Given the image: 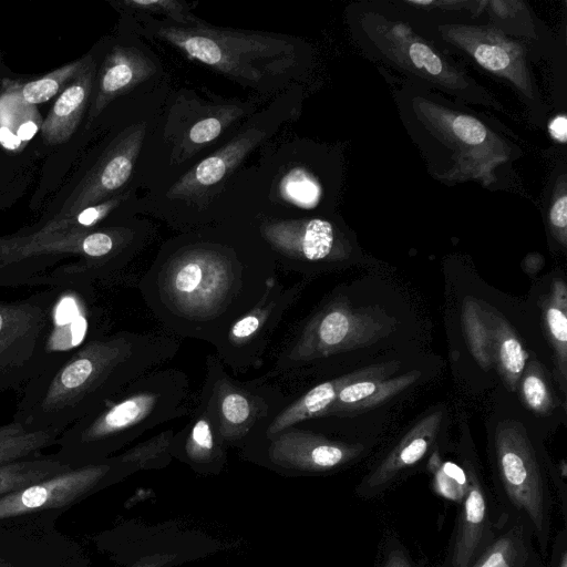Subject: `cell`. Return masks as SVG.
<instances>
[{
	"instance_id": "obj_33",
	"label": "cell",
	"mask_w": 567,
	"mask_h": 567,
	"mask_svg": "<svg viewBox=\"0 0 567 567\" xmlns=\"http://www.w3.org/2000/svg\"><path fill=\"white\" fill-rule=\"evenodd\" d=\"M56 457H31L0 464V496L70 470Z\"/></svg>"
},
{
	"instance_id": "obj_10",
	"label": "cell",
	"mask_w": 567,
	"mask_h": 567,
	"mask_svg": "<svg viewBox=\"0 0 567 567\" xmlns=\"http://www.w3.org/2000/svg\"><path fill=\"white\" fill-rule=\"evenodd\" d=\"M54 295L0 301V393L27 384L54 357L48 351Z\"/></svg>"
},
{
	"instance_id": "obj_35",
	"label": "cell",
	"mask_w": 567,
	"mask_h": 567,
	"mask_svg": "<svg viewBox=\"0 0 567 567\" xmlns=\"http://www.w3.org/2000/svg\"><path fill=\"white\" fill-rule=\"evenodd\" d=\"M520 394L525 405L538 415H547L555 408L554 395L543 367L533 361L520 377Z\"/></svg>"
},
{
	"instance_id": "obj_18",
	"label": "cell",
	"mask_w": 567,
	"mask_h": 567,
	"mask_svg": "<svg viewBox=\"0 0 567 567\" xmlns=\"http://www.w3.org/2000/svg\"><path fill=\"white\" fill-rule=\"evenodd\" d=\"M444 412L422 417L359 482L355 494L363 499L383 494L390 486L433 453Z\"/></svg>"
},
{
	"instance_id": "obj_19",
	"label": "cell",
	"mask_w": 567,
	"mask_h": 567,
	"mask_svg": "<svg viewBox=\"0 0 567 567\" xmlns=\"http://www.w3.org/2000/svg\"><path fill=\"white\" fill-rule=\"evenodd\" d=\"M147 123H136L125 128L113 142L97 165L80 185L71 204L65 205L66 216L99 203L122 188L131 178L144 138Z\"/></svg>"
},
{
	"instance_id": "obj_17",
	"label": "cell",
	"mask_w": 567,
	"mask_h": 567,
	"mask_svg": "<svg viewBox=\"0 0 567 567\" xmlns=\"http://www.w3.org/2000/svg\"><path fill=\"white\" fill-rule=\"evenodd\" d=\"M130 466L117 456L83 464L0 496V519L66 506L113 471ZM131 467V466H130Z\"/></svg>"
},
{
	"instance_id": "obj_15",
	"label": "cell",
	"mask_w": 567,
	"mask_h": 567,
	"mask_svg": "<svg viewBox=\"0 0 567 567\" xmlns=\"http://www.w3.org/2000/svg\"><path fill=\"white\" fill-rule=\"evenodd\" d=\"M441 38L480 66L512 83L524 96L537 97L527 62L526 48L492 25L446 23L437 28Z\"/></svg>"
},
{
	"instance_id": "obj_39",
	"label": "cell",
	"mask_w": 567,
	"mask_h": 567,
	"mask_svg": "<svg viewBox=\"0 0 567 567\" xmlns=\"http://www.w3.org/2000/svg\"><path fill=\"white\" fill-rule=\"evenodd\" d=\"M281 186L285 195L295 204H311L319 194L316 179L302 168L290 171L282 179Z\"/></svg>"
},
{
	"instance_id": "obj_14",
	"label": "cell",
	"mask_w": 567,
	"mask_h": 567,
	"mask_svg": "<svg viewBox=\"0 0 567 567\" xmlns=\"http://www.w3.org/2000/svg\"><path fill=\"white\" fill-rule=\"evenodd\" d=\"M280 120L267 113L257 121H249L227 144L195 164L176 179L164 193L165 204L199 207L217 195L235 169L262 141H265Z\"/></svg>"
},
{
	"instance_id": "obj_6",
	"label": "cell",
	"mask_w": 567,
	"mask_h": 567,
	"mask_svg": "<svg viewBox=\"0 0 567 567\" xmlns=\"http://www.w3.org/2000/svg\"><path fill=\"white\" fill-rule=\"evenodd\" d=\"M395 320L379 307H359L337 296L291 331L266 377L290 382L338 354L375 343L389 336Z\"/></svg>"
},
{
	"instance_id": "obj_41",
	"label": "cell",
	"mask_w": 567,
	"mask_h": 567,
	"mask_svg": "<svg viewBox=\"0 0 567 567\" xmlns=\"http://www.w3.org/2000/svg\"><path fill=\"white\" fill-rule=\"evenodd\" d=\"M548 561L544 567H567V528L564 526L551 540Z\"/></svg>"
},
{
	"instance_id": "obj_21",
	"label": "cell",
	"mask_w": 567,
	"mask_h": 567,
	"mask_svg": "<svg viewBox=\"0 0 567 567\" xmlns=\"http://www.w3.org/2000/svg\"><path fill=\"white\" fill-rule=\"evenodd\" d=\"M155 71V62L144 51L135 47H114L99 72L90 121L100 115L114 99L150 79Z\"/></svg>"
},
{
	"instance_id": "obj_32",
	"label": "cell",
	"mask_w": 567,
	"mask_h": 567,
	"mask_svg": "<svg viewBox=\"0 0 567 567\" xmlns=\"http://www.w3.org/2000/svg\"><path fill=\"white\" fill-rule=\"evenodd\" d=\"M87 59L89 55L27 83L21 84L14 81H4L3 92L32 105L43 103L53 97L62 89L64 90L85 65Z\"/></svg>"
},
{
	"instance_id": "obj_25",
	"label": "cell",
	"mask_w": 567,
	"mask_h": 567,
	"mask_svg": "<svg viewBox=\"0 0 567 567\" xmlns=\"http://www.w3.org/2000/svg\"><path fill=\"white\" fill-rule=\"evenodd\" d=\"M420 377L421 371L412 370L396 378L369 379L348 384L322 417L342 416L372 409L411 386Z\"/></svg>"
},
{
	"instance_id": "obj_2",
	"label": "cell",
	"mask_w": 567,
	"mask_h": 567,
	"mask_svg": "<svg viewBox=\"0 0 567 567\" xmlns=\"http://www.w3.org/2000/svg\"><path fill=\"white\" fill-rule=\"evenodd\" d=\"M166 331H117L87 339L24 386L13 420L34 431H60L96 412L128 384L162 368L179 350Z\"/></svg>"
},
{
	"instance_id": "obj_31",
	"label": "cell",
	"mask_w": 567,
	"mask_h": 567,
	"mask_svg": "<svg viewBox=\"0 0 567 567\" xmlns=\"http://www.w3.org/2000/svg\"><path fill=\"white\" fill-rule=\"evenodd\" d=\"M462 320L468 349L476 363L488 371L492 361V326L488 305L467 296L462 305Z\"/></svg>"
},
{
	"instance_id": "obj_27",
	"label": "cell",
	"mask_w": 567,
	"mask_h": 567,
	"mask_svg": "<svg viewBox=\"0 0 567 567\" xmlns=\"http://www.w3.org/2000/svg\"><path fill=\"white\" fill-rule=\"evenodd\" d=\"M43 120L35 105L2 92L0 94V144L20 152L41 130Z\"/></svg>"
},
{
	"instance_id": "obj_24",
	"label": "cell",
	"mask_w": 567,
	"mask_h": 567,
	"mask_svg": "<svg viewBox=\"0 0 567 567\" xmlns=\"http://www.w3.org/2000/svg\"><path fill=\"white\" fill-rule=\"evenodd\" d=\"M172 455L204 472H217L226 460V445L214 429L205 409L197 402L190 420L176 431Z\"/></svg>"
},
{
	"instance_id": "obj_5",
	"label": "cell",
	"mask_w": 567,
	"mask_h": 567,
	"mask_svg": "<svg viewBox=\"0 0 567 567\" xmlns=\"http://www.w3.org/2000/svg\"><path fill=\"white\" fill-rule=\"evenodd\" d=\"M143 30L187 59L260 91L277 89L297 75L302 56V47L292 37L215 28L202 20L185 25L150 19L143 22Z\"/></svg>"
},
{
	"instance_id": "obj_1",
	"label": "cell",
	"mask_w": 567,
	"mask_h": 567,
	"mask_svg": "<svg viewBox=\"0 0 567 567\" xmlns=\"http://www.w3.org/2000/svg\"><path fill=\"white\" fill-rule=\"evenodd\" d=\"M277 270L249 224L220 223L165 241L136 287L166 332L213 346L261 300Z\"/></svg>"
},
{
	"instance_id": "obj_16",
	"label": "cell",
	"mask_w": 567,
	"mask_h": 567,
	"mask_svg": "<svg viewBox=\"0 0 567 567\" xmlns=\"http://www.w3.org/2000/svg\"><path fill=\"white\" fill-rule=\"evenodd\" d=\"M461 465L467 476V488L458 503L455 528L440 567H468L492 540L502 517L474 460L464 457Z\"/></svg>"
},
{
	"instance_id": "obj_11",
	"label": "cell",
	"mask_w": 567,
	"mask_h": 567,
	"mask_svg": "<svg viewBox=\"0 0 567 567\" xmlns=\"http://www.w3.org/2000/svg\"><path fill=\"white\" fill-rule=\"evenodd\" d=\"M249 226L271 254L277 269L310 276L349 259L352 246L321 217H265Z\"/></svg>"
},
{
	"instance_id": "obj_4",
	"label": "cell",
	"mask_w": 567,
	"mask_h": 567,
	"mask_svg": "<svg viewBox=\"0 0 567 567\" xmlns=\"http://www.w3.org/2000/svg\"><path fill=\"white\" fill-rule=\"evenodd\" d=\"M189 377L177 368H158L138 378L96 412L59 436L58 460L100 462L144 433L190 412Z\"/></svg>"
},
{
	"instance_id": "obj_34",
	"label": "cell",
	"mask_w": 567,
	"mask_h": 567,
	"mask_svg": "<svg viewBox=\"0 0 567 567\" xmlns=\"http://www.w3.org/2000/svg\"><path fill=\"white\" fill-rule=\"evenodd\" d=\"M176 433L174 429H167L153 437L143 441L134 447L117 455L123 463L134 470L142 467H155L167 464L172 455V442Z\"/></svg>"
},
{
	"instance_id": "obj_38",
	"label": "cell",
	"mask_w": 567,
	"mask_h": 567,
	"mask_svg": "<svg viewBox=\"0 0 567 567\" xmlns=\"http://www.w3.org/2000/svg\"><path fill=\"white\" fill-rule=\"evenodd\" d=\"M548 224L553 237L567 246V183L565 175L557 179L548 208Z\"/></svg>"
},
{
	"instance_id": "obj_23",
	"label": "cell",
	"mask_w": 567,
	"mask_h": 567,
	"mask_svg": "<svg viewBox=\"0 0 567 567\" xmlns=\"http://www.w3.org/2000/svg\"><path fill=\"white\" fill-rule=\"evenodd\" d=\"M95 64L87 62L75 78L62 90L41 126L43 143L59 145L68 142L80 124L93 90Z\"/></svg>"
},
{
	"instance_id": "obj_12",
	"label": "cell",
	"mask_w": 567,
	"mask_h": 567,
	"mask_svg": "<svg viewBox=\"0 0 567 567\" xmlns=\"http://www.w3.org/2000/svg\"><path fill=\"white\" fill-rule=\"evenodd\" d=\"M305 287L306 280L286 285L277 278L261 300L231 322L213 343L221 364L234 372H246L261 365L286 312Z\"/></svg>"
},
{
	"instance_id": "obj_13",
	"label": "cell",
	"mask_w": 567,
	"mask_h": 567,
	"mask_svg": "<svg viewBox=\"0 0 567 567\" xmlns=\"http://www.w3.org/2000/svg\"><path fill=\"white\" fill-rule=\"evenodd\" d=\"M258 463L289 473L320 474L358 461L367 451L361 443L332 440L310 429L291 426L257 440L244 450Z\"/></svg>"
},
{
	"instance_id": "obj_37",
	"label": "cell",
	"mask_w": 567,
	"mask_h": 567,
	"mask_svg": "<svg viewBox=\"0 0 567 567\" xmlns=\"http://www.w3.org/2000/svg\"><path fill=\"white\" fill-rule=\"evenodd\" d=\"M128 8L146 13L164 14L166 20L177 24H193L199 20L193 16L183 1L177 0H128Z\"/></svg>"
},
{
	"instance_id": "obj_28",
	"label": "cell",
	"mask_w": 567,
	"mask_h": 567,
	"mask_svg": "<svg viewBox=\"0 0 567 567\" xmlns=\"http://www.w3.org/2000/svg\"><path fill=\"white\" fill-rule=\"evenodd\" d=\"M245 109L239 105H225L216 112L194 122L182 134V140L173 150V161L183 163L202 148L214 142L234 122L243 116Z\"/></svg>"
},
{
	"instance_id": "obj_26",
	"label": "cell",
	"mask_w": 567,
	"mask_h": 567,
	"mask_svg": "<svg viewBox=\"0 0 567 567\" xmlns=\"http://www.w3.org/2000/svg\"><path fill=\"white\" fill-rule=\"evenodd\" d=\"M492 326V361L505 386L515 392L525 370L527 352L507 319L488 305Z\"/></svg>"
},
{
	"instance_id": "obj_30",
	"label": "cell",
	"mask_w": 567,
	"mask_h": 567,
	"mask_svg": "<svg viewBox=\"0 0 567 567\" xmlns=\"http://www.w3.org/2000/svg\"><path fill=\"white\" fill-rule=\"evenodd\" d=\"M61 433L60 431L30 430L14 420L1 425L0 464L39 456L42 450L56 444Z\"/></svg>"
},
{
	"instance_id": "obj_40",
	"label": "cell",
	"mask_w": 567,
	"mask_h": 567,
	"mask_svg": "<svg viewBox=\"0 0 567 567\" xmlns=\"http://www.w3.org/2000/svg\"><path fill=\"white\" fill-rule=\"evenodd\" d=\"M378 567H413L405 547L395 538H389Z\"/></svg>"
},
{
	"instance_id": "obj_29",
	"label": "cell",
	"mask_w": 567,
	"mask_h": 567,
	"mask_svg": "<svg viewBox=\"0 0 567 567\" xmlns=\"http://www.w3.org/2000/svg\"><path fill=\"white\" fill-rule=\"evenodd\" d=\"M544 318L549 342L554 350L557 379L566 391L567 379V287L563 279H555L544 303Z\"/></svg>"
},
{
	"instance_id": "obj_8",
	"label": "cell",
	"mask_w": 567,
	"mask_h": 567,
	"mask_svg": "<svg viewBox=\"0 0 567 567\" xmlns=\"http://www.w3.org/2000/svg\"><path fill=\"white\" fill-rule=\"evenodd\" d=\"M205 362L197 402L226 447L244 450L293 395L266 375L247 381L234 378L215 354Z\"/></svg>"
},
{
	"instance_id": "obj_7",
	"label": "cell",
	"mask_w": 567,
	"mask_h": 567,
	"mask_svg": "<svg viewBox=\"0 0 567 567\" xmlns=\"http://www.w3.org/2000/svg\"><path fill=\"white\" fill-rule=\"evenodd\" d=\"M494 497L501 514L524 519L534 534L542 559L551 543L554 492L525 426L513 420L498 423L493 439Z\"/></svg>"
},
{
	"instance_id": "obj_9",
	"label": "cell",
	"mask_w": 567,
	"mask_h": 567,
	"mask_svg": "<svg viewBox=\"0 0 567 567\" xmlns=\"http://www.w3.org/2000/svg\"><path fill=\"white\" fill-rule=\"evenodd\" d=\"M363 34L389 62L445 93L501 109L497 100L410 25L374 11L361 18Z\"/></svg>"
},
{
	"instance_id": "obj_36",
	"label": "cell",
	"mask_w": 567,
	"mask_h": 567,
	"mask_svg": "<svg viewBox=\"0 0 567 567\" xmlns=\"http://www.w3.org/2000/svg\"><path fill=\"white\" fill-rule=\"evenodd\" d=\"M427 468L432 474L435 492L458 504L467 488V476L462 465L442 461L439 451L435 450L429 457Z\"/></svg>"
},
{
	"instance_id": "obj_3",
	"label": "cell",
	"mask_w": 567,
	"mask_h": 567,
	"mask_svg": "<svg viewBox=\"0 0 567 567\" xmlns=\"http://www.w3.org/2000/svg\"><path fill=\"white\" fill-rule=\"evenodd\" d=\"M401 120L427 171L441 182H496V169L514 158L515 146L478 117L420 87H404L398 99Z\"/></svg>"
},
{
	"instance_id": "obj_22",
	"label": "cell",
	"mask_w": 567,
	"mask_h": 567,
	"mask_svg": "<svg viewBox=\"0 0 567 567\" xmlns=\"http://www.w3.org/2000/svg\"><path fill=\"white\" fill-rule=\"evenodd\" d=\"M534 534L519 517L503 515L488 545L468 567H544Z\"/></svg>"
},
{
	"instance_id": "obj_42",
	"label": "cell",
	"mask_w": 567,
	"mask_h": 567,
	"mask_svg": "<svg viewBox=\"0 0 567 567\" xmlns=\"http://www.w3.org/2000/svg\"><path fill=\"white\" fill-rule=\"evenodd\" d=\"M549 134L551 137L565 144L567 138V121L564 114L554 117L548 125Z\"/></svg>"
},
{
	"instance_id": "obj_20",
	"label": "cell",
	"mask_w": 567,
	"mask_h": 567,
	"mask_svg": "<svg viewBox=\"0 0 567 567\" xmlns=\"http://www.w3.org/2000/svg\"><path fill=\"white\" fill-rule=\"evenodd\" d=\"M399 365L398 361L378 363L316 384L302 394L293 396L250 443L288 427L321 419L344 386L362 380L388 378Z\"/></svg>"
}]
</instances>
